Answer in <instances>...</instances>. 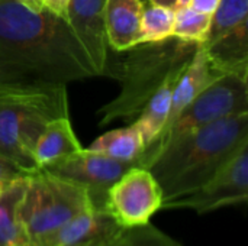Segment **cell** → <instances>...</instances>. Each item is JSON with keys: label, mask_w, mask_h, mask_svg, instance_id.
Wrapping results in <instances>:
<instances>
[{"label": "cell", "mask_w": 248, "mask_h": 246, "mask_svg": "<svg viewBox=\"0 0 248 246\" xmlns=\"http://www.w3.org/2000/svg\"><path fill=\"white\" fill-rule=\"evenodd\" d=\"M196 46V42L171 36L157 42H142L128 49L131 52L118 64V70L109 72L121 81V91L97 112L102 116L99 126L118 119H137L164 80L190 62Z\"/></svg>", "instance_id": "3"}, {"label": "cell", "mask_w": 248, "mask_h": 246, "mask_svg": "<svg viewBox=\"0 0 248 246\" xmlns=\"http://www.w3.org/2000/svg\"><path fill=\"white\" fill-rule=\"evenodd\" d=\"M121 229L108 210L89 207L51 233L41 246H100Z\"/></svg>", "instance_id": "11"}, {"label": "cell", "mask_w": 248, "mask_h": 246, "mask_svg": "<svg viewBox=\"0 0 248 246\" xmlns=\"http://www.w3.org/2000/svg\"><path fill=\"white\" fill-rule=\"evenodd\" d=\"M144 0H108L105 30L108 46L116 52L141 43V17Z\"/></svg>", "instance_id": "13"}, {"label": "cell", "mask_w": 248, "mask_h": 246, "mask_svg": "<svg viewBox=\"0 0 248 246\" xmlns=\"http://www.w3.org/2000/svg\"><path fill=\"white\" fill-rule=\"evenodd\" d=\"M134 167L140 165L137 162L113 159L103 154L83 148L78 152H74L41 170L80 186L86 190L94 209L106 210L109 188Z\"/></svg>", "instance_id": "8"}, {"label": "cell", "mask_w": 248, "mask_h": 246, "mask_svg": "<svg viewBox=\"0 0 248 246\" xmlns=\"http://www.w3.org/2000/svg\"><path fill=\"white\" fill-rule=\"evenodd\" d=\"M62 116H68L67 86L0 88V155L26 174L36 173L35 144L45 126Z\"/></svg>", "instance_id": "4"}, {"label": "cell", "mask_w": 248, "mask_h": 246, "mask_svg": "<svg viewBox=\"0 0 248 246\" xmlns=\"http://www.w3.org/2000/svg\"><path fill=\"white\" fill-rule=\"evenodd\" d=\"M201 43L218 74H235L248 80V22Z\"/></svg>", "instance_id": "12"}, {"label": "cell", "mask_w": 248, "mask_h": 246, "mask_svg": "<svg viewBox=\"0 0 248 246\" xmlns=\"http://www.w3.org/2000/svg\"><path fill=\"white\" fill-rule=\"evenodd\" d=\"M108 0H68L67 22L89 54L99 75L108 67L105 9Z\"/></svg>", "instance_id": "10"}, {"label": "cell", "mask_w": 248, "mask_h": 246, "mask_svg": "<svg viewBox=\"0 0 248 246\" xmlns=\"http://www.w3.org/2000/svg\"><path fill=\"white\" fill-rule=\"evenodd\" d=\"M3 184H4V183H3ZM3 184H1V183H0V190H1V186H3Z\"/></svg>", "instance_id": "27"}, {"label": "cell", "mask_w": 248, "mask_h": 246, "mask_svg": "<svg viewBox=\"0 0 248 246\" xmlns=\"http://www.w3.org/2000/svg\"><path fill=\"white\" fill-rule=\"evenodd\" d=\"M26 175H29V174H26L23 170H20L12 161H9L0 155V183L1 184L16 180V178H20V177H26Z\"/></svg>", "instance_id": "23"}, {"label": "cell", "mask_w": 248, "mask_h": 246, "mask_svg": "<svg viewBox=\"0 0 248 246\" xmlns=\"http://www.w3.org/2000/svg\"><path fill=\"white\" fill-rule=\"evenodd\" d=\"M221 0H190L189 1V7L202 12V13H208V14H214L215 10L218 9Z\"/></svg>", "instance_id": "24"}, {"label": "cell", "mask_w": 248, "mask_h": 246, "mask_svg": "<svg viewBox=\"0 0 248 246\" xmlns=\"http://www.w3.org/2000/svg\"><path fill=\"white\" fill-rule=\"evenodd\" d=\"M145 1V0H144ZM174 10L161 4L144 3L141 17V43L157 42L173 36Z\"/></svg>", "instance_id": "20"}, {"label": "cell", "mask_w": 248, "mask_h": 246, "mask_svg": "<svg viewBox=\"0 0 248 246\" xmlns=\"http://www.w3.org/2000/svg\"><path fill=\"white\" fill-rule=\"evenodd\" d=\"M87 149L103 154L113 159L137 162L141 167V155L145 151V144L138 128L135 123H132L126 128L113 129L100 135Z\"/></svg>", "instance_id": "18"}, {"label": "cell", "mask_w": 248, "mask_h": 246, "mask_svg": "<svg viewBox=\"0 0 248 246\" xmlns=\"http://www.w3.org/2000/svg\"><path fill=\"white\" fill-rule=\"evenodd\" d=\"M67 4L68 0H46L45 9L46 12H51L52 14L67 20Z\"/></svg>", "instance_id": "25"}, {"label": "cell", "mask_w": 248, "mask_h": 246, "mask_svg": "<svg viewBox=\"0 0 248 246\" xmlns=\"http://www.w3.org/2000/svg\"><path fill=\"white\" fill-rule=\"evenodd\" d=\"M28 187V175L1 186L0 190V246H31L23 222L20 204Z\"/></svg>", "instance_id": "16"}, {"label": "cell", "mask_w": 248, "mask_h": 246, "mask_svg": "<svg viewBox=\"0 0 248 246\" xmlns=\"http://www.w3.org/2000/svg\"><path fill=\"white\" fill-rule=\"evenodd\" d=\"M246 142L248 112L219 119L164 145L147 167L163 191V204L201 188Z\"/></svg>", "instance_id": "2"}, {"label": "cell", "mask_w": 248, "mask_h": 246, "mask_svg": "<svg viewBox=\"0 0 248 246\" xmlns=\"http://www.w3.org/2000/svg\"><path fill=\"white\" fill-rule=\"evenodd\" d=\"M212 14L198 12L189 6H183L174 10V28L173 36L201 43L206 39L211 28Z\"/></svg>", "instance_id": "21"}, {"label": "cell", "mask_w": 248, "mask_h": 246, "mask_svg": "<svg viewBox=\"0 0 248 246\" xmlns=\"http://www.w3.org/2000/svg\"><path fill=\"white\" fill-rule=\"evenodd\" d=\"M248 112V80L235 74H224L199 93L182 113L163 129L141 155V167L147 168L164 145L219 119Z\"/></svg>", "instance_id": "6"}, {"label": "cell", "mask_w": 248, "mask_h": 246, "mask_svg": "<svg viewBox=\"0 0 248 246\" xmlns=\"http://www.w3.org/2000/svg\"><path fill=\"white\" fill-rule=\"evenodd\" d=\"M145 1L154 3V4H161V6H166V7H170V9L176 10L179 7L187 6L190 0H145Z\"/></svg>", "instance_id": "26"}, {"label": "cell", "mask_w": 248, "mask_h": 246, "mask_svg": "<svg viewBox=\"0 0 248 246\" xmlns=\"http://www.w3.org/2000/svg\"><path fill=\"white\" fill-rule=\"evenodd\" d=\"M100 246H185L150 222L141 226L122 228Z\"/></svg>", "instance_id": "19"}, {"label": "cell", "mask_w": 248, "mask_h": 246, "mask_svg": "<svg viewBox=\"0 0 248 246\" xmlns=\"http://www.w3.org/2000/svg\"><path fill=\"white\" fill-rule=\"evenodd\" d=\"M163 207V191L142 167L128 170L108 191L106 210L121 228L145 225Z\"/></svg>", "instance_id": "9"}, {"label": "cell", "mask_w": 248, "mask_h": 246, "mask_svg": "<svg viewBox=\"0 0 248 246\" xmlns=\"http://www.w3.org/2000/svg\"><path fill=\"white\" fill-rule=\"evenodd\" d=\"M80 149H83V146L74 133L70 117L62 116L52 119L45 126L35 144L33 158L41 170Z\"/></svg>", "instance_id": "15"}, {"label": "cell", "mask_w": 248, "mask_h": 246, "mask_svg": "<svg viewBox=\"0 0 248 246\" xmlns=\"http://www.w3.org/2000/svg\"><path fill=\"white\" fill-rule=\"evenodd\" d=\"M248 200V142L196 191L167 202L161 209H190L208 215L228 206L246 204Z\"/></svg>", "instance_id": "7"}, {"label": "cell", "mask_w": 248, "mask_h": 246, "mask_svg": "<svg viewBox=\"0 0 248 246\" xmlns=\"http://www.w3.org/2000/svg\"><path fill=\"white\" fill-rule=\"evenodd\" d=\"M96 75L65 19L0 0V88H51Z\"/></svg>", "instance_id": "1"}, {"label": "cell", "mask_w": 248, "mask_h": 246, "mask_svg": "<svg viewBox=\"0 0 248 246\" xmlns=\"http://www.w3.org/2000/svg\"><path fill=\"white\" fill-rule=\"evenodd\" d=\"M93 207L84 188L44 170L28 175L20 219L31 246L41 244L83 210Z\"/></svg>", "instance_id": "5"}, {"label": "cell", "mask_w": 248, "mask_h": 246, "mask_svg": "<svg viewBox=\"0 0 248 246\" xmlns=\"http://www.w3.org/2000/svg\"><path fill=\"white\" fill-rule=\"evenodd\" d=\"M218 77H221V74H218L211 67L202 43H198L196 51H195L190 62L187 64V67L185 68V71L182 72L179 81L174 86L170 113H169L166 126L163 129H166L182 113V110L199 93H202L209 84H212Z\"/></svg>", "instance_id": "14"}, {"label": "cell", "mask_w": 248, "mask_h": 246, "mask_svg": "<svg viewBox=\"0 0 248 246\" xmlns=\"http://www.w3.org/2000/svg\"><path fill=\"white\" fill-rule=\"evenodd\" d=\"M186 67L173 71L164 80V83L148 99V101L142 107L141 113L134 120L135 126L138 128V130H140V133H141V136L144 139L145 148L153 142V139L166 126V122H167V117H169V113H170L174 86L179 81V78H180V75H182V72L185 71Z\"/></svg>", "instance_id": "17"}, {"label": "cell", "mask_w": 248, "mask_h": 246, "mask_svg": "<svg viewBox=\"0 0 248 246\" xmlns=\"http://www.w3.org/2000/svg\"><path fill=\"white\" fill-rule=\"evenodd\" d=\"M243 22H248V0H221L212 14L211 28L205 41H211Z\"/></svg>", "instance_id": "22"}]
</instances>
